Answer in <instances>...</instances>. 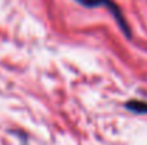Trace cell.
<instances>
[{
  "label": "cell",
  "mask_w": 147,
  "mask_h": 145,
  "mask_svg": "<svg viewBox=\"0 0 147 145\" xmlns=\"http://www.w3.org/2000/svg\"><path fill=\"white\" fill-rule=\"evenodd\" d=\"M126 108L136 112V114H147V101H139V100H131L126 104Z\"/></svg>",
  "instance_id": "2"
},
{
  "label": "cell",
  "mask_w": 147,
  "mask_h": 145,
  "mask_svg": "<svg viewBox=\"0 0 147 145\" xmlns=\"http://www.w3.org/2000/svg\"><path fill=\"white\" fill-rule=\"evenodd\" d=\"M76 1L80 3V4H83V6H86V7H98V6H104V7L111 13V16L114 17L116 23L119 24L120 30L124 33V36H126L127 39L131 37L130 27H129V24H127V21H126V19H124V16H123L120 7H119L113 0H76Z\"/></svg>",
  "instance_id": "1"
}]
</instances>
